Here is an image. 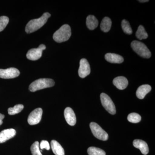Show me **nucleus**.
Segmentation results:
<instances>
[{
  "label": "nucleus",
  "mask_w": 155,
  "mask_h": 155,
  "mask_svg": "<svg viewBox=\"0 0 155 155\" xmlns=\"http://www.w3.org/2000/svg\"><path fill=\"white\" fill-rule=\"evenodd\" d=\"M51 16V14L47 12L43 14L40 18L30 20L25 27V30L26 33H32L41 28L46 23L48 19Z\"/></svg>",
  "instance_id": "obj_1"
},
{
  "label": "nucleus",
  "mask_w": 155,
  "mask_h": 155,
  "mask_svg": "<svg viewBox=\"0 0 155 155\" xmlns=\"http://www.w3.org/2000/svg\"><path fill=\"white\" fill-rule=\"evenodd\" d=\"M71 29L70 26L67 24L62 25L54 33L53 38L58 43L67 41L71 36Z\"/></svg>",
  "instance_id": "obj_2"
},
{
  "label": "nucleus",
  "mask_w": 155,
  "mask_h": 155,
  "mask_svg": "<svg viewBox=\"0 0 155 155\" xmlns=\"http://www.w3.org/2000/svg\"><path fill=\"white\" fill-rule=\"evenodd\" d=\"M55 84L53 79L50 78H40L35 81L31 84L29 86L30 91L35 92L43 89L52 87Z\"/></svg>",
  "instance_id": "obj_3"
},
{
  "label": "nucleus",
  "mask_w": 155,
  "mask_h": 155,
  "mask_svg": "<svg viewBox=\"0 0 155 155\" xmlns=\"http://www.w3.org/2000/svg\"><path fill=\"white\" fill-rule=\"evenodd\" d=\"M131 47L134 51L140 57L150 58L151 56L150 51L143 43L138 41H134L131 43Z\"/></svg>",
  "instance_id": "obj_4"
},
{
  "label": "nucleus",
  "mask_w": 155,
  "mask_h": 155,
  "mask_svg": "<svg viewBox=\"0 0 155 155\" xmlns=\"http://www.w3.org/2000/svg\"><path fill=\"white\" fill-rule=\"evenodd\" d=\"M90 127L93 134L96 138L104 141L107 140L109 138L108 134L96 123L91 122Z\"/></svg>",
  "instance_id": "obj_5"
},
{
  "label": "nucleus",
  "mask_w": 155,
  "mask_h": 155,
  "mask_svg": "<svg viewBox=\"0 0 155 155\" xmlns=\"http://www.w3.org/2000/svg\"><path fill=\"white\" fill-rule=\"evenodd\" d=\"M101 100L102 104L108 113L112 115L116 114V110L115 104L110 97L106 94H101Z\"/></svg>",
  "instance_id": "obj_6"
},
{
  "label": "nucleus",
  "mask_w": 155,
  "mask_h": 155,
  "mask_svg": "<svg viewBox=\"0 0 155 155\" xmlns=\"http://www.w3.org/2000/svg\"><path fill=\"white\" fill-rule=\"evenodd\" d=\"M45 45H41L37 48H32L29 50L26 54V57L31 61H37L41 58L43 50L46 49Z\"/></svg>",
  "instance_id": "obj_7"
},
{
  "label": "nucleus",
  "mask_w": 155,
  "mask_h": 155,
  "mask_svg": "<svg viewBox=\"0 0 155 155\" xmlns=\"http://www.w3.org/2000/svg\"><path fill=\"white\" fill-rule=\"evenodd\" d=\"M43 110L41 108H37L31 113L28 116V122L30 125L38 124L41 120Z\"/></svg>",
  "instance_id": "obj_8"
},
{
  "label": "nucleus",
  "mask_w": 155,
  "mask_h": 155,
  "mask_svg": "<svg viewBox=\"0 0 155 155\" xmlns=\"http://www.w3.org/2000/svg\"><path fill=\"white\" fill-rule=\"evenodd\" d=\"M20 74L19 70L16 68H10L0 69V78L4 79H10L18 77Z\"/></svg>",
  "instance_id": "obj_9"
},
{
  "label": "nucleus",
  "mask_w": 155,
  "mask_h": 155,
  "mask_svg": "<svg viewBox=\"0 0 155 155\" xmlns=\"http://www.w3.org/2000/svg\"><path fill=\"white\" fill-rule=\"evenodd\" d=\"M91 68L88 61L85 58L80 60L78 75L81 78H84L90 74Z\"/></svg>",
  "instance_id": "obj_10"
},
{
  "label": "nucleus",
  "mask_w": 155,
  "mask_h": 155,
  "mask_svg": "<svg viewBox=\"0 0 155 155\" xmlns=\"http://www.w3.org/2000/svg\"><path fill=\"white\" fill-rule=\"evenodd\" d=\"M64 117L69 125L74 126L76 124V118L73 110L70 107H67L64 110Z\"/></svg>",
  "instance_id": "obj_11"
},
{
  "label": "nucleus",
  "mask_w": 155,
  "mask_h": 155,
  "mask_svg": "<svg viewBox=\"0 0 155 155\" xmlns=\"http://www.w3.org/2000/svg\"><path fill=\"white\" fill-rule=\"evenodd\" d=\"M16 134V130L13 128L2 130L0 132V143L5 142L10 139L13 138Z\"/></svg>",
  "instance_id": "obj_12"
},
{
  "label": "nucleus",
  "mask_w": 155,
  "mask_h": 155,
  "mask_svg": "<svg viewBox=\"0 0 155 155\" xmlns=\"http://www.w3.org/2000/svg\"><path fill=\"white\" fill-rule=\"evenodd\" d=\"M133 143L134 146L140 150L143 154L146 155L148 153V146L145 142L141 140L136 139L134 140Z\"/></svg>",
  "instance_id": "obj_13"
},
{
  "label": "nucleus",
  "mask_w": 155,
  "mask_h": 155,
  "mask_svg": "<svg viewBox=\"0 0 155 155\" xmlns=\"http://www.w3.org/2000/svg\"><path fill=\"white\" fill-rule=\"evenodd\" d=\"M114 85L119 90H124L128 85V80L127 78L123 76H119L114 78L113 80Z\"/></svg>",
  "instance_id": "obj_14"
},
{
  "label": "nucleus",
  "mask_w": 155,
  "mask_h": 155,
  "mask_svg": "<svg viewBox=\"0 0 155 155\" xmlns=\"http://www.w3.org/2000/svg\"><path fill=\"white\" fill-rule=\"evenodd\" d=\"M106 61L113 64H121L124 61L122 56L114 53H107L105 56Z\"/></svg>",
  "instance_id": "obj_15"
},
{
  "label": "nucleus",
  "mask_w": 155,
  "mask_h": 155,
  "mask_svg": "<svg viewBox=\"0 0 155 155\" xmlns=\"http://www.w3.org/2000/svg\"><path fill=\"white\" fill-rule=\"evenodd\" d=\"M151 90V87L149 84L141 85L137 89L136 91V96L140 99H143Z\"/></svg>",
  "instance_id": "obj_16"
},
{
  "label": "nucleus",
  "mask_w": 155,
  "mask_h": 155,
  "mask_svg": "<svg viewBox=\"0 0 155 155\" xmlns=\"http://www.w3.org/2000/svg\"><path fill=\"white\" fill-rule=\"evenodd\" d=\"M51 147L53 153L55 155H65V152L63 147L55 140H52L51 143Z\"/></svg>",
  "instance_id": "obj_17"
},
{
  "label": "nucleus",
  "mask_w": 155,
  "mask_h": 155,
  "mask_svg": "<svg viewBox=\"0 0 155 155\" xmlns=\"http://www.w3.org/2000/svg\"><path fill=\"white\" fill-rule=\"evenodd\" d=\"M98 21L93 15H89L87 17L86 25L90 30H94L98 25Z\"/></svg>",
  "instance_id": "obj_18"
},
{
  "label": "nucleus",
  "mask_w": 155,
  "mask_h": 155,
  "mask_svg": "<svg viewBox=\"0 0 155 155\" xmlns=\"http://www.w3.org/2000/svg\"><path fill=\"white\" fill-rule=\"evenodd\" d=\"M112 25V21L110 18L105 17L102 20L101 24V30L104 32H107L110 29Z\"/></svg>",
  "instance_id": "obj_19"
},
{
  "label": "nucleus",
  "mask_w": 155,
  "mask_h": 155,
  "mask_svg": "<svg viewBox=\"0 0 155 155\" xmlns=\"http://www.w3.org/2000/svg\"><path fill=\"white\" fill-rule=\"evenodd\" d=\"M136 36L140 40L145 39L147 38L148 35L143 25H140L139 26L137 31L136 32Z\"/></svg>",
  "instance_id": "obj_20"
},
{
  "label": "nucleus",
  "mask_w": 155,
  "mask_h": 155,
  "mask_svg": "<svg viewBox=\"0 0 155 155\" xmlns=\"http://www.w3.org/2000/svg\"><path fill=\"white\" fill-rule=\"evenodd\" d=\"M87 153L89 155H106L104 151L99 148L93 147L88 148Z\"/></svg>",
  "instance_id": "obj_21"
},
{
  "label": "nucleus",
  "mask_w": 155,
  "mask_h": 155,
  "mask_svg": "<svg viewBox=\"0 0 155 155\" xmlns=\"http://www.w3.org/2000/svg\"><path fill=\"white\" fill-rule=\"evenodd\" d=\"M24 108V106L22 104L16 105L14 107L9 108L8 109V114L10 115H14L19 114Z\"/></svg>",
  "instance_id": "obj_22"
},
{
  "label": "nucleus",
  "mask_w": 155,
  "mask_h": 155,
  "mask_svg": "<svg viewBox=\"0 0 155 155\" xmlns=\"http://www.w3.org/2000/svg\"><path fill=\"white\" fill-rule=\"evenodd\" d=\"M141 117L140 115L136 113H131L127 116V120L131 123H138L141 121Z\"/></svg>",
  "instance_id": "obj_23"
},
{
  "label": "nucleus",
  "mask_w": 155,
  "mask_h": 155,
  "mask_svg": "<svg viewBox=\"0 0 155 155\" xmlns=\"http://www.w3.org/2000/svg\"><path fill=\"white\" fill-rule=\"evenodd\" d=\"M122 27L125 33L131 35L132 33V30L130 27V23L125 19H123L122 22Z\"/></svg>",
  "instance_id": "obj_24"
},
{
  "label": "nucleus",
  "mask_w": 155,
  "mask_h": 155,
  "mask_svg": "<svg viewBox=\"0 0 155 155\" xmlns=\"http://www.w3.org/2000/svg\"><path fill=\"white\" fill-rule=\"evenodd\" d=\"M31 151L32 155H42L39 147L38 141H35L31 147Z\"/></svg>",
  "instance_id": "obj_25"
},
{
  "label": "nucleus",
  "mask_w": 155,
  "mask_h": 155,
  "mask_svg": "<svg viewBox=\"0 0 155 155\" xmlns=\"http://www.w3.org/2000/svg\"><path fill=\"white\" fill-rule=\"evenodd\" d=\"M9 21V18L6 16L0 17V32L2 31L8 25Z\"/></svg>",
  "instance_id": "obj_26"
},
{
  "label": "nucleus",
  "mask_w": 155,
  "mask_h": 155,
  "mask_svg": "<svg viewBox=\"0 0 155 155\" xmlns=\"http://www.w3.org/2000/svg\"><path fill=\"white\" fill-rule=\"evenodd\" d=\"M40 148L41 150L45 149L46 150H49L50 149V146L47 140H43L41 141L40 143Z\"/></svg>",
  "instance_id": "obj_27"
},
{
  "label": "nucleus",
  "mask_w": 155,
  "mask_h": 155,
  "mask_svg": "<svg viewBox=\"0 0 155 155\" xmlns=\"http://www.w3.org/2000/svg\"><path fill=\"white\" fill-rule=\"evenodd\" d=\"M5 115L0 114V126L3 124V119L5 118Z\"/></svg>",
  "instance_id": "obj_28"
},
{
  "label": "nucleus",
  "mask_w": 155,
  "mask_h": 155,
  "mask_svg": "<svg viewBox=\"0 0 155 155\" xmlns=\"http://www.w3.org/2000/svg\"><path fill=\"white\" fill-rule=\"evenodd\" d=\"M139 2H140L141 3H144V2H148L149 1L148 0H140V1H138Z\"/></svg>",
  "instance_id": "obj_29"
}]
</instances>
